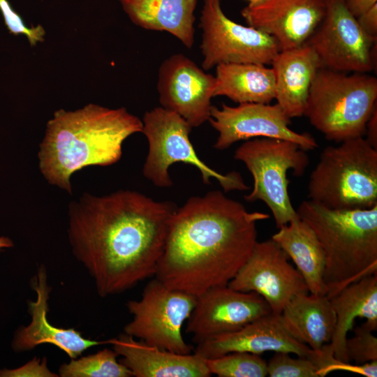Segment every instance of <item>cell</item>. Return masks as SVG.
<instances>
[{"mask_svg":"<svg viewBox=\"0 0 377 377\" xmlns=\"http://www.w3.org/2000/svg\"><path fill=\"white\" fill-rule=\"evenodd\" d=\"M177 207L135 191L71 201L67 233L72 252L103 297L155 275Z\"/></svg>","mask_w":377,"mask_h":377,"instance_id":"obj_1","label":"cell"},{"mask_svg":"<svg viewBox=\"0 0 377 377\" xmlns=\"http://www.w3.org/2000/svg\"><path fill=\"white\" fill-rule=\"evenodd\" d=\"M269 217L221 191L190 198L171 218L155 277L196 297L228 285L258 242L257 223Z\"/></svg>","mask_w":377,"mask_h":377,"instance_id":"obj_2","label":"cell"},{"mask_svg":"<svg viewBox=\"0 0 377 377\" xmlns=\"http://www.w3.org/2000/svg\"><path fill=\"white\" fill-rule=\"evenodd\" d=\"M142 130V120L123 107L89 103L73 111L57 110L39 145L40 171L50 184L71 194L74 172L116 163L124 140Z\"/></svg>","mask_w":377,"mask_h":377,"instance_id":"obj_3","label":"cell"},{"mask_svg":"<svg viewBox=\"0 0 377 377\" xmlns=\"http://www.w3.org/2000/svg\"><path fill=\"white\" fill-rule=\"evenodd\" d=\"M296 211L314 230L324 251L328 298L377 273V205L337 210L306 200Z\"/></svg>","mask_w":377,"mask_h":377,"instance_id":"obj_4","label":"cell"},{"mask_svg":"<svg viewBox=\"0 0 377 377\" xmlns=\"http://www.w3.org/2000/svg\"><path fill=\"white\" fill-rule=\"evenodd\" d=\"M376 101V77L322 67L311 86L304 116L327 140L341 142L365 135Z\"/></svg>","mask_w":377,"mask_h":377,"instance_id":"obj_5","label":"cell"},{"mask_svg":"<svg viewBox=\"0 0 377 377\" xmlns=\"http://www.w3.org/2000/svg\"><path fill=\"white\" fill-rule=\"evenodd\" d=\"M307 188L309 200L329 209L374 207L377 205V149L363 136L325 147Z\"/></svg>","mask_w":377,"mask_h":377,"instance_id":"obj_6","label":"cell"},{"mask_svg":"<svg viewBox=\"0 0 377 377\" xmlns=\"http://www.w3.org/2000/svg\"><path fill=\"white\" fill-rule=\"evenodd\" d=\"M306 151L293 142L258 138L246 140L234 154L253 179V189L245 200L264 202L278 228L299 217L288 195L287 173L292 170L296 176L304 174L309 164Z\"/></svg>","mask_w":377,"mask_h":377,"instance_id":"obj_7","label":"cell"},{"mask_svg":"<svg viewBox=\"0 0 377 377\" xmlns=\"http://www.w3.org/2000/svg\"><path fill=\"white\" fill-rule=\"evenodd\" d=\"M142 121V133L148 142L142 174L156 186L170 187L173 182L169 168L182 162L195 167L204 184H209L212 179L218 181L224 192L249 189L239 173H220L198 156L189 138L191 126L175 112L156 107L146 112Z\"/></svg>","mask_w":377,"mask_h":377,"instance_id":"obj_8","label":"cell"},{"mask_svg":"<svg viewBox=\"0 0 377 377\" xmlns=\"http://www.w3.org/2000/svg\"><path fill=\"white\" fill-rule=\"evenodd\" d=\"M196 298L167 287L155 277L147 284L139 300L126 303L133 319L124 327V334L149 346L189 354L193 347L184 341L182 328L191 314Z\"/></svg>","mask_w":377,"mask_h":377,"instance_id":"obj_9","label":"cell"},{"mask_svg":"<svg viewBox=\"0 0 377 377\" xmlns=\"http://www.w3.org/2000/svg\"><path fill=\"white\" fill-rule=\"evenodd\" d=\"M325 2V15L304 44L315 51L323 68L343 73L376 71L377 38L362 30L344 0Z\"/></svg>","mask_w":377,"mask_h":377,"instance_id":"obj_10","label":"cell"},{"mask_svg":"<svg viewBox=\"0 0 377 377\" xmlns=\"http://www.w3.org/2000/svg\"><path fill=\"white\" fill-rule=\"evenodd\" d=\"M199 27L202 31L200 49L205 71L228 63L270 64L280 51L270 35L228 18L221 0H203Z\"/></svg>","mask_w":377,"mask_h":377,"instance_id":"obj_11","label":"cell"},{"mask_svg":"<svg viewBox=\"0 0 377 377\" xmlns=\"http://www.w3.org/2000/svg\"><path fill=\"white\" fill-rule=\"evenodd\" d=\"M290 119L277 103H244L237 106L223 103L219 108L212 105L208 121L219 133L214 144L217 150L258 138L293 142L305 151L317 148L318 143L311 135L297 133L289 127Z\"/></svg>","mask_w":377,"mask_h":377,"instance_id":"obj_12","label":"cell"},{"mask_svg":"<svg viewBox=\"0 0 377 377\" xmlns=\"http://www.w3.org/2000/svg\"><path fill=\"white\" fill-rule=\"evenodd\" d=\"M228 286L241 292H255L280 315L287 303L309 290L300 272L272 238L257 242L249 257Z\"/></svg>","mask_w":377,"mask_h":377,"instance_id":"obj_13","label":"cell"},{"mask_svg":"<svg viewBox=\"0 0 377 377\" xmlns=\"http://www.w3.org/2000/svg\"><path fill=\"white\" fill-rule=\"evenodd\" d=\"M215 77L186 56L177 53L161 64L157 91L161 106L175 112L191 126L210 118Z\"/></svg>","mask_w":377,"mask_h":377,"instance_id":"obj_14","label":"cell"},{"mask_svg":"<svg viewBox=\"0 0 377 377\" xmlns=\"http://www.w3.org/2000/svg\"><path fill=\"white\" fill-rule=\"evenodd\" d=\"M271 313L267 302L255 292L238 291L228 285L216 286L197 297L186 332L197 344Z\"/></svg>","mask_w":377,"mask_h":377,"instance_id":"obj_15","label":"cell"},{"mask_svg":"<svg viewBox=\"0 0 377 377\" xmlns=\"http://www.w3.org/2000/svg\"><path fill=\"white\" fill-rule=\"evenodd\" d=\"M325 0H262L241 10L251 27L270 35L280 50L304 45L321 22Z\"/></svg>","mask_w":377,"mask_h":377,"instance_id":"obj_16","label":"cell"},{"mask_svg":"<svg viewBox=\"0 0 377 377\" xmlns=\"http://www.w3.org/2000/svg\"><path fill=\"white\" fill-rule=\"evenodd\" d=\"M286 352L313 360L319 367L321 353L295 339L284 328L280 315L260 317L234 332L215 336L197 343L194 353L204 359L233 352L260 355L265 352Z\"/></svg>","mask_w":377,"mask_h":377,"instance_id":"obj_17","label":"cell"},{"mask_svg":"<svg viewBox=\"0 0 377 377\" xmlns=\"http://www.w3.org/2000/svg\"><path fill=\"white\" fill-rule=\"evenodd\" d=\"M31 285L37 295L36 300L28 302L31 320L27 326L16 332L12 343L15 351H27L38 345L50 343L65 352L71 359H75L89 348L108 343V341L86 339L73 328L57 327L48 321V300L51 288L47 283L45 267L38 268Z\"/></svg>","mask_w":377,"mask_h":377,"instance_id":"obj_18","label":"cell"},{"mask_svg":"<svg viewBox=\"0 0 377 377\" xmlns=\"http://www.w3.org/2000/svg\"><path fill=\"white\" fill-rule=\"evenodd\" d=\"M121 358L119 362L136 377H209L205 359L149 346L124 334L108 341Z\"/></svg>","mask_w":377,"mask_h":377,"instance_id":"obj_19","label":"cell"},{"mask_svg":"<svg viewBox=\"0 0 377 377\" xmlns=\"http://www.w3.org/2000/svg\"><path fill=\"white\" fill-rule=\"evenodd\" d=\"M275 100L290 119L304 116L311 86L322 64L308 45L280 50L272 61Z\"/></svg>","mask_w":377,"mask_h":377,"instance_id":"obj_20","label":"cell"},{"mask_svg":"<svg viewBox=\"0 0 377 377\" xmlns=\"http://www.w3.org/2000/svg\"><path fill=\"white\" fill-rule=\"evenodd\" d=\"M300 293L287 303L280 314L286 331L318 353L332 339L336 314L326 295Z\"/></svg>","mask_w":377,"mask_h":377,"instance_id":"obj_21","label":"cell"},{"mask_svg":"<svg viewBox=\"0 0 377 377\" xmlns=\"http://www.w3.org/2000/svg\"><path fill=\"white\" fill-rule=\"evenodd\" d=\"M329 300L336 314L329 347L335 359L349 362L345 343L355 318H365L364 325L372 332L377 329V273L348 285Z\"/></svg>","mask_w":377,"mask_h":377,"instance_id":"obj_22","label":"cell"},{"mask_svg":"<svg viewBox=\"0 0 377 377\" xmlns=\"http://www.w3.org/2000/svg\"><path fill=\"white\" fill-rule=\"evenodd\" d=\"M131 21L151 31H166L186 47L194 43L198 0H118Z\"/></svg>","mask_w":377,"mask_h":377,"instance_id":"obj_23","label":"cell"},{"mask_svg":"<svg viewBox=\"0 0 377 377\" xmlns=\"http://www.w3.org/2000/svg\"><path fill=\"white\" fill-rule=\"evenodd\" d=\"M272 239L295 263L304 279L309 293L326 295L325 253L311 227L298 217L279 228Z\"/></svg>","mask_w":377,"mask_h":377,"instance_id":"obj_24","label":"cell"},{"mask_svg":"<svg viewBox=\"0 0 377 377\" xmlns=\"http://www.w3.org/2000/svg\"><path fill=\"white\" fill-rule=\"evenodd\" d=\"M214 97L223 96L237 103H270L275 98L272 68L252 63H228L216 66Z\"/></svg>","mask_w":377,"mask_h":377,"instance_id":"obj_25","label":"cell"},{"mask_svg":"<svg viewBox=\"0 0 377 377\" xmlns=\"http://www.w3.org/2000/svg\"><path fill=\"white\" fill-rule=\"evenodd\" d=\"M112 349L104 348L96 353L71 359L59 369L61 377H130L131 371L119 361Z\"/></svg>","mask_w":377,"mask_h":377,"instance_id":"obj_26","label":"cell"},{"mask_svg":"<svg viewBox=\"0 0 377 377\" xmlns=\"http://www.w3.org/2000/svg\"><path fill=\"white\" fill-rule=\"evenodd\" d=\"M211 374L219 377H265L267 376V362L259 355L233 352L205 359Z\"/></svg>","mask_w":377,"mask_h":377,"instance_id":"obj_27","label":"cell"},{"mask_svg":"<svg viewBox=\"0 0 377 377\" xmlns=\"http://www.w3.org/2000/svg\"><path fill=\"white\" fill-rule=\"evenodd\" d=\"M289 353L274 352L267 364L270 377H319L318 367L311 360L297 356L292 357Z\"/></svg>","mask_w":377,"mask_h":377,"instance_id":"obj_28","label":"cell"},{"mask_svg":"<svg viewBox=\"0 0 377 377\" xmlns=\"http://www.w3.org/2000/svg\"><path fill=\"white\" fill-rule=\"evenodd\" d=\"M345 346L349 362L364 364L377 360V338L364 324L356 327L353 337L346 339Z\"/></svg>","mask_w":377,"mask_h":377,"instance_id":"obj_29","label":"cell"},{"mask_svg":"<svg viewBox=\"0 0 377 377\" xmlns=\"http://www.w3.org/2000/svg\"><path fill=\"white\" fill-rule=\"evenodd\" d=\"M0 12L8 32L15 36L24 34L27 36L31 46L45 40V31L40 24L27 27L22 18L10 5L8 0H0Z\"/></svg>","mask_w":377,"mask_h":377,"instance_id":"obj_30","label":"cell"},{"mask_svg":"<svg viewBox=\"0 0 377 377\" xmlns=\"http://www.w3.org/2000/svg\"><path fill=\"white\" fill-rule=\"evenodd\" d=\"M47 364L46 359L34 358L20 367L13 369H1L0 377H57Z\"/></svg>","mask_w":377,"mask_h":377,"instance_id":"obj_31","label":"cell"},{"mask_svg":"<svg viewBox=\"0 0 377 377\" xmlns=\"http://www.w3.org/2000/svg\"><path fill=\"white\" fill-rule=\"evenodd\" d=\"M339 361L334 358L321 371V377L334 371H343L362 375L366 377L377 376V360L356 364Z\"/></svg>","mask_w":377,"mask_h":377,"instance_id":"obj_32","label":"cell"},{"mask_svg":"<svg viewBox=\"0 0 377 377\" xmlns=\"http://www.w3.org/2000/svg\"><path fill=\"white\" fill-rule=\"evenodd\" d=\"M356 19L366 34L377 38V3L357 17Z\"/></svg>","mask_w":377,"mask_h":377,"instance_id":"obj_33","label":"cell"},{"mask_svg":"<svg viewBox=\"0 0 377 377\" xmlns=\"http://www.w3.org/2000/svg\"><path fill=\"white\" fill-rule=\"evenodd\" d=\"M350 12L355 17H358L374 4L377 0H344Z\"/></svg>","mask_w":377,"mask_h":377,"instance_id":"obj_34","label":"cell"},{"mask_svg":"<svg viewBox=\"0 0 377 377\" xmlns=\"http://www.w3.org/2000/svg\"><path fill=\"white\" fill-rule=\"evenodd\" d=\"M367 141L377 149V106L373 110L366 126Z\"/></svg>","mask_w":377,"mask_h":377,"instance_id":"obj_35","label":"cell"},{"mask_svg":"<svg viewBox=\"0 0 377 377\" xmlns=\"http://www.w3.org/2000/svg\"><path fill=\"white\" fill-rule=\"evenodd\" d=\"M13 246L12 241L6 237H0V251L6 248H9Z\"/></svg>","mask_w":377,"mask_h":377,"instance_id":"obj_36","label":"cell"},{"mask_svg":"<svg viewBox=\"0 0 377 377\" xmlns=\"http://www.w3.org/2000/svg\"><path fill=\"white\" fill-rule=\"evenodd\" d=\"M249 1V5H253V4H256L260 1H261L262 0H248Z\"/></svg>","mask_w":377,"mask_h":377,"instance_id":"obj_37","label":"cell"}]
</instances>
